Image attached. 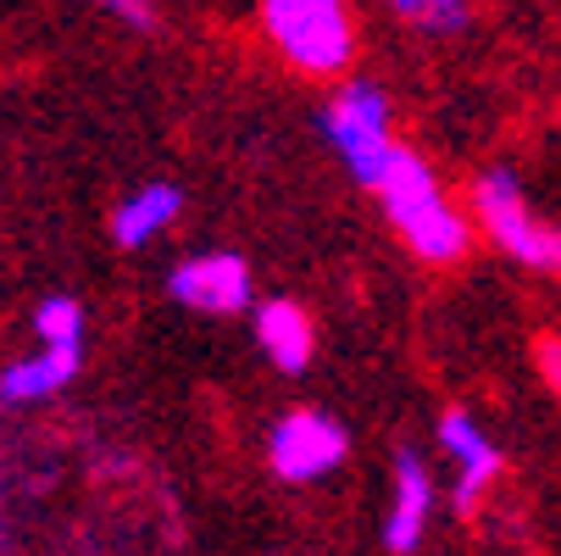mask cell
Instances as JSON below:
<instances>
[{
	"instance_id": "cell-13",
	"label": "cell",
	"mask_w": 561,
	"mask_h": 556,
	"mask_svg": "<svg viewBox=\"0 0 561 556\" xmlns=\"http://www.w3.org/2000/svg\"><path fill=\"white\" fill-rule=\"evenodd\" d=\"M34 329L45 345H84V306L72 295H50L39 311H34Z\"/></svg>"
},
{
	"instance_id": "cell-4",
	"label": "cell",
	"mask_w": 561,
	"mask_h": 556,
	"mask_svg": "<svg viewBox=\"0 0 561 556\" xmlns=\"http://www.w3.org/2000/svg\"><path fill=\"white\" fill-rule=\"evenodd\" d=\"M323 134L334 139V150L351 162V179L378 190L389 162H394V134H389V95L378 84H367V78H356V84H345L329 106H323Z\"/></svg>"
},
{
	"instance_id": "cell-3",
	"label": "cell",
	"mask_w": 561,
	"mask_h": 556,
	"mask_svg": "<svg viewBox=\"0 0 561 556\" xmlns=\"http://www.w3.org/2000/svg\"><path fill=\"white\" fill-rule=\"evenodd\" d=\"M472 212H478V228H484L517 268L561 279V223L534 217L523 184L506 168H490L472 184Z\"/></svg>"
},
{
	"instance_id": "cell-5",
	"label": "cell",
	"mask_w": 561,
	"mask_h": 556,
	"mask_svg": "<svg viewBox=\"0 0 561 556\" xmlns=\"http://www.w3.org/2000/svg\"><path fill=\"white\" fill-rule=\"evenodd\" d=\"M345 451H351L345 429L323 412H289V418H278V429L267 440V462L284 485L323 479V473H334L345 462Z\"/></svg>"
},
{
	"instance_id": "cell-1",
	"label": "cell",
	"mask_w": 561,
	"mask_h": 556,
	"mask_svg": "<svg viewBox=\"0 0 561 556\" xmlns=\"http://www.w3.org/2000/svg\"><path fill=\"white\" fill-rule=\"evenodd\" d=\"M378 201H383V217L394 223V234L407 240L423 262H461L467 246H472V228L461 217V206L439 190L434 168L423 162L417 150L400 145L394 162L378 184Z\"/></svg>"
},
{
	"instance_id": "cell-9",
	"label": "cell",
	"mask_w": 561,
	"mask_h": 556,
	"mask_svg": "<svg viewBox=\"0 0 561 556\" xmlns=\"http://www.w3.org/2000/svg\"><path fill=\"white\" fill-rule=\"evenodd\" d=\"M78 362H84V345H39V356H23L0 373V407L50 401L78 378Z\"/></svg>"
},
{
	"instance_id": "cell-10",
	"label": "cell",
	"mask_w": 561,
	"mask_h": 556,
	"mask_svg": "<svg viewBox=\"0 0 561 556\" xmlns=\"http://www.w3.org/2000/svg\"><path fill=\"white\" fill-rule=\"evenodd\" d=\"M256 340L267 351V362L278 373H306L311 367V351H317V329H311V317L295 306V300H262L256 311Z\"/></svg>"
},
{
	"instance_id": "cell-11",
	"label": "cell",
	"mask_w": 561,
	"mask_h": 556,
	"mask_svg": "<svg viewBox=\"0 0 561 556\" xmlns=\"http://www.w3.org/2000/svg\"><path fill=\"white\" fill-rule=\"evenodd\" d=\"M179 212H184V195H179L173 184H145V190H134V195L112 212V240L128 246V251H139V246L156 240V234H168Z\"/></svg>"
},
{
	"instance_id": "cell-7",
	"label": "cell",
	"mask_w": 561,
	"mask_h": 556,
	"mask_svg": "<svg viewBox=\"0 0 561 556\" xmlns=\"http://www.w3.org/2000/svg\"><path fill=\"white\" fill-rule=\"evenodd\" d=\"M439 440H445V451H450V462H456V512H472L478 496L501 479L506 456H501V445H495L484 429H478V418L461 412V407H450V412L439 418Z\"/></svg>"
},
{
	"instance_id": "cell-8",
	"label": "cell",
	"mask_w": 561,
	"mask_h": 556,
	"mask_svg": "<svg viewBox=\"0 0 561 556\" xmlns=\"http://www.w3.org/2000/svg\"><path fill=\"white\" fill-rule=\"evenodd\" d=\"M434 518V479L417 451H400L394 456V496H389V518H383V545L394 556H412L428 534Z\"/></svg>"
},
{
	"instance_id": "cell-2",
	"label": "cell",
	"mask_w": 561,
	"mask_h": 556,
	"mask_svg": "<svg viewBox=\"0 0 561 556\" xmlns=\"http://www.w3.org/2000/svg\"><path fill=\"white\" fill-rule=\"evenodd\" d=\"M262 29L273 50L311 78L345 72L356 56V18L351 0H262Z\"/></svg>"
},
{
	"instance_id": "cell-12",
	"label": "cell",
	"mask_w": 561,
	"mask_h": 556,
	"mask_svg": "<svg viewBox=\"0 0 561 556\" xmlns=\"http://www.w3.org/2000/svg\"><path fill=\"white\" fill-rule=\"evenodd\" d=\"M389 12L423 34H461L472 18V0H389Z\"/></svg>"
},
{
	"instance_id": "cell-14",
	"label": "cell",
	"mask_w": 561,
	"mask_h": 556,
	"mask_svg": "<svg viewBox=\"0 0 561 556\" xmlns=\"http://www.w3.org/2000/svg\"><path fill=\"white\" fill-rule=\"evenodd\" d=\"M95 7L117 12L128 29H156V7H150V0H95Z\"/></svg>"
},
{
	"instance_id": "cell-6",
	"label": "cell",
	"mask_w": 561,
	"mask_h": 556,
	"mask_svg": "<svg viewBox=\"0 0 561 556\" xmlns=\"http://www.w3.org/2000/svg\"><path fill=\"white\" fill-rule=\"evenodd\" d=\"M173 300H184L190 311H206V317H233L245 311L251 300V268L239 262L233 251H206V257H190L173 268L168 279Z\"/></svg>"
}]
</instances>
